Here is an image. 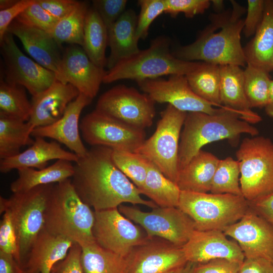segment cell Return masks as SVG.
Instances as JSON below:
<instances>
[{"label":"cell","instance_id":"cell-1","mask_svg":"<svg viewBox=\"0 0 273 273\" xmlns=\"http://www.w3.org/2000/svg\"><path fill=\"white\" fill-rule=\"evenodd\" d=\"M111 148L92 147L74 163L72 184L81 200L94 211L118 208L123 203L155 208L143 199L140 189L116 166Z\"/></svg>","mask_w":273,"mask_h":273},{"label":"cell","instance_id":"cell-2","mask_svg":"<svg viewBox=\"0 0 273 273\" xmlns=\"http://www.w3.org/2000/svg\"><path fill=\"white\" fill-rule=\"evenodd\" d=\"M232 9L212 14L210 23L193 42L178 48L172 53L176 58L186 61L201 60L217 65H247L241 43V33L245 12L244 7L231 1Z\"/></svg>","mask_w":273,"mask_h":273},{"label":"cell","instance_id":"cell-3","mask_svg":"<svg viewBox=\"0 0 273 273\" xmlns=\"http://www.w3.org/2000/svg\"><path fill=\"white\" fill-rule=\"evenodd\" d=\"M243 133L254 136L258 135L259 131L231 110L224 109L215 114L188 113L179 144V171L204 146L213 142L228 140L231 145L236 146Z\"/></svg>","mask_w":273,"mask_h":273},{"label":"cell","instance_id":"cell-4","mask_svg":"<svg viewBox=\"0 0 273 273\" xmlns=\"http://www.w3.org/2000/svg\"><path fill=\"white\" fill-rule=\"evenodd\" d=\"M95 213L75 191L71 178L54 185L47 202L44 229L80 246L95 242Z\"/></svg>","mask_w":273,"mask_h":273},{"label":"cell","instance_id":"cell-5","mask_svg":"<svg viewBox=\"0 0 273 273\" xmlns=\"http://www.w3.org/2000/svg\"><path fill=\"white\" fill-rule=\"evenodd\" d=\"M200 62L180 60L170 50V41L165 36L154 39L150 47L121 60L107 71L103 83L122 79L139 81L164 75H186L196 69Z\"/></svg>","mask_w":273,"mask_h":273},{"label":"cell","instance_id":"cell-6","mask_svg":"<svg viewBox=\"0 0 273 273\" xmlns=\"http://www.w3.org/2000/svg\"><path fill=\"white\" fill-rule=\"evenodd\" d=\"M178 208L193 220L196 230L223 231L243 217L249 203L243 196L180 191Z\"/></svg>","mask_w":273,"mask_h":273},{"label":"cell","instance_id":"cell-7","mask_svg":"<svg viewBox=\"0 0 273 273\" xmlns=\"http://www.w3.org/2000/svg\"><path fill=\"white\" fill-rule=\"evenodd\" d=\"M54 184L37 186L0 197V213L8 210L16 230L19 259L24 267L31 248L44 228L46 204Z\"/></svg>","mask_w":273,"mask_h":273},{"label":"cell","instance_id":"cell-8","mask_svg":"<svg viewBox=\"0 0 273 273\" xmlns=\"http://www.w3.org/2000/svg\"><path fill=\"white\" fill-rule=\"evenodd\" d=\"M243 196L249 202L273 193V143L263 136L244 139L237 151Z\"/></svg>","mask_w":273,"mask_h":273},{"label":"cell","instance_id":"cell-9","mask_svg":"<svg viewBox=\"0 0 273 273\" xmlns=\"http://www.w3.org/2000/svg\"><path fill=\"white\" fill-rule=\"evenodd\" d=\"M187 113L168 104L161 113L154 133L134 152L153 163L175 184L179 172V141Z\"/></svg>","mask_w":273,"mask_h":273},{"label":"cell","instance_id":"cell-10","mask_svg":"<svg viewBox=\"0 0 273 273\" xmlns=\"http://www.w3.org/2000/svg\"><path fill=\"white\" fill-rule=\"evenodd\" d=\"M126 217L140 224L149 239L159 237L183 247L196 230L193 220L178 207H157L144 212L132 206L118 207Z\"/></svg>","mask_w":273,"mask_h":273},{"label":"cell","instance_id":"cell-11","mask_svg":"<svg viewBox=\"0 0 273 273\" xmlns=\"http://www.w3.org/2000/svg\"><path fill=\"white\" fill-rule=\"evenodd\" d=\"M79 128L83 140L92 147L135 152L146 140L145 129L128 125L96 109L82 118Z\"/></svg>","mask_w":273,"mask_h":273},{"label":"cell","instance_id":"cell-12","mask_svg":"<svg viewBox=\"0 0 273 273\" xmlns=\"http://www.w3.org/2000/svg\"><path fill=\"white\" fill-rule=\"evenodd\" d=\"M155 103L147 94L119 84L99 97L95 109L128 125L145 129L153 124Z\"/></svg>","mask_w":273,"mask_h":273},{"label":"cell","instance_id":"cell-13","mask_svg":"<svg viewBox=\"0 0 273 273\" xmlns=\"http://www.w3.org/2000/svg\"><path fill=\"white\" fill-rule=\"evenodd\" d=\"M94 213L93 235L96 242L105 249L126 258L134 248L149 239L118 208Z\"/></svg>","mask_w":273,"mask_h":273},{"label":"cell","instance_id":"cell-14","mask_svg":"<svg viewBox=\"0 0 273 273\" xmlns=\"http://www.w3.org/2000/svg\"><path fill=\"white\" fill-rule=\"evenodd\" d=\"M0 42L6 82L23 86L35 97L49 87L56 79L55 73L22 53L11 33L7 32Z\"/></svg>","mask_w":273,"mask_h":273},{"label":"cell","instance_id":"cell-15","mask_svg":"<svg viewBox=\"0 0 273 273\" xmlns=\"http://www.w3.org/2000/svg\"><path fill=\"white\" fill-rule=\"evenodd\" d=\"M136 82L155 103H168L181 111L215 114L227 109L215 108L197 96L190 87L186 75H172L167 79L157 78Z\"/></svg>","mask_w":273,"mask_h":273},{"label":"cell","instance_id":"cell-16","mask_svg":"<svg viewBox=\"0 0 273 273\" xmlns=\"http://www.w3.org/2000/svg\"><path fill=\"white\" fill-rule=\"evenodd\" d=\"M154 238L134 248L126 258L128 273H166L176 271L188 262L182 247Z\"/></svg>","mask_w":273,"mask_h":273},{"label":"cell","instance_id":"cell-17","mask_svg":"<svg viewBox=\"0 0 273 273\" xmlns=\"http://www.w3.org/2000/svg\"><path fill=\"white\" fill-rule=\"evenodd\" d=\"M223 232L237 242L245 258L273 260V227L250 207L241 219Z\"/></svg>","mask_w":273,"mask_h":273},{"label":"cell","instance_id":"cell-18","mask_svg":"<svg viewBox=\"0 0 273 273\" xmlns=\"http://www.w3.org/2000/svg\"><path fill=\"white\" fill-rule=\"evenodd\" d=\"M107 71L93 62L83 48L70 44L62 55L57 79L69 83L79 92L93 99L97 95Z\"/></svg>","mask_w":273,"mask_h":273},{"label":"cell","instance_id":"cell-19","mask_svg":"<svg viewBox=\"0 0 273 273\" xmlns=\"http://www.w3.org/2000/svg\"><path fill=\"white\" fill-rule=\"evenodd\" d=\"M188 262L203 263L223 258L242 263L245 256L237 242L230 240L223 231L195 230L182 247Z\"/></svg>","mask_w":273,"mask_h":273},{"label":"cell","instance_id":"cell-20","mask_svg":"<svg viewBox=\"0 0 273 273\" xmlns=\"http://www.w3.org/2000/svg\"><path fill=\"white\" fill-rule=\"evenodd\" d=\"M92 100L79 94L69 104L60 119L51 125L34 128L31 136L53 139L65 145L78 157L83 156L88 149L83 144L80 135L79 117L83 109Z\"/></svg>","mask_w":273,"mask_h":273},{"label":"cell","instance_id":"cell-21","mask_svg":"<svg viewBox=\"0 0 273 273\" xmlns=\"http://www.w3.org/2000/svg\"><path fill=\"white\" fill-rule=\"evenodd\" d=\"M7 32L17 37L27 53L36 62L59 75L62 56L60 46L51 35L41 29L14 20Z\"/></svg>","mask_w":273,"mask_h":273},{"label":"cell","instance_id":"cell-22","mask_svg":"<svg viewBox=\"0 0 273 273\" xmlns=\"http://www.w3.org/2000/svg\"><path fill=\"white\" fill-rule=\"evenodd\" d=\"M79 94L72 85L64 84L56 79L45 90L32 97L28 121L35 128L54 123L62 117L69 104Z\"/></svg>","mask_w":273,"mask_h":273},{"label":"cell","instance_id":"cell-23","mask_svg":"<svg viewBox=\"0 0 273 273\" xmlns=\"http://www.w3.org/2000/svg\"><path fill=\"white\" fill-rule=\"evenodd\" d=\"M34 138L33 143L25 151L15 156L1 159L2 173L23 168L41 169L47 167L48 162L53 160H65L75 163L78 159L77 155L63 149L56 141L48 142L41 137Z\"/></svg>","mask_w":273,"mask_h":273},{"label":"cell","instance_id":"cell-24","mask_svg":"<svg viewBox=\"0 0 273 273\" xmlns=\"http://www.w3.org/2000/svg\"><path fill=\"white\" fill-rule=\"evenodd\" d=\"M219 69L221 105L236 112L250 124L261 121V117L251 110L246 98L244 70L233 65H219Z\"/></svg>","mask_w":273,"mask_h":273},{"label":"cell","instance_id":"cell-25","mask_svg":"<svg viewBox=\"0 0 273 273\" xmlns=\"http://www.w3.org/2000/svg\"><path fill=\"white\" fill-rule=\"evenodd\" d=\"M74 243L43 228L31 248L24 268L38 273H52L54 266L64 259Z\"/></svg>","mask_w":273,"mask_h":273},{"label":"cell","instance_id":"cell-26","mask_svg":"<svg viewBox=\"0 0 273 273\" xmlns=\"http://www.w3.org/2000/svg\"><path fill=\"white\" fill-rule=\"evenodd\" d=\"M138 17L134 11L126 10L107 30L110 54L106 67L111 69L118 62L140 50L136 36Z\"/></svg>","mask_w":273,"mask_h":273},{"label":"cell","instance_id":"cell-27","mask_svg":"<svg viewBox=\"0 0 273 273\" xmlns=\"http://www.w3.org/2000/svg\"><path fill=\"white\" fill-rule=\"evenodd\" d=\"M243 49L247 64L268 73L273 71V0H265L262 21Z\"/></svg>","mask_w":273,"mask_h":273},{"label":"cell","instance_id":"cell-28","mask_svg":"<svg viewBox=\"0 0 273 273\" xmlns=\"http://www.w3.org/2000/svg\"><path fill=\"white\" fill-rule=\"evenodd\" d=\"M220 159L201 150L179 170L176 184L181 191L208 193Z\"/></svg>","mask_w":273,"mask_h":273},{"label":"cell","instance_id":"cell-29","mask_svg":"<svg viewBox=\"0 0 273 273\" xmlns=\"http://www.w3.org/2000/svg\"><path fill=\"white\" fill-rule=\"evenodd\" d=\"M18 176L10 185L13 193L28 191L37 186L55 184L71 178L74 164L65 160H58L41 169L23 168L17 170Z\"/></svg>","mask_w":273,"mask_h":273},{"label":"cell","instance_id":"cell-30","mask_svg":"<svg viewBox=\"0 0 273 273\" xmlns=\"http://www.w3.org/2000/svg\"><path fill=\"white\" fill-rule=\"evenodd\" d=\"M35 127L29 121L0 113V158L5 159L20 153L22 147L31 145L34 140L31 133Z\"/></svg>","mask_w":273,"mask_h":273},{"label":"cell","instance_id":"cell-31","mask_svg":"<svg viewBox=\"0 0 273 273\" xmlns=\"http://www.w3.org/2000/svg\"><path fill=\"white\" fill-rule=\"evenodd\" d=\"M140 190L142 194L148 197L158 207H178L181 191L151 161L145 182Z\"/></svg>","mask_w":273,"mask_h":273},{"label":"cell","instance_id":"cell-32","mask_svg":"<svg viewBox=\"0 0 273 273\" xmlns=\"http://www.w3.org/2000/svg\"><path fill=\"white\" fill-rule=\"evenodd\" d=\"M107 29L94 8H89L85 20L82 48L93 62L104 68L107 64Z\"/></svg>","mask_w":273,"mask_h":273},{"label":"cell","instance_id":"cell-33","mask_svg":"<svg viewBox=\"0 0 273 273\" xmlns=\"http://www.w3.org/2000/svg\"><path fill=\"white\" fill-rule=\"evenodd\" d=\"M81 247L84 273H128L126 258L103 248L96 242Z\"/></svg>","mask_w":273,"mask_h":273},{"label":"cell","instance_id":"cell-34","mask_svg":"<svg viewBox=\"0 0 273 273\" xmlns=\"http://www.w3.org/2000/svg\"><path fill=\"white\" fill-rule=\"evenodd\" d=\"M186 77L190 87L197 96L216 107L226 108L221 104L219 65L202 62Z\"/></svg>","mask_w":273,"mask_h":273},{"label":"cell","instance_id":"cell-35","mask_svg":"<svg viewBox=\"0 0 273 273\" xmlns=\"http://www.w3.org/2000/svg\"><path fill=\"white\" fill-rule=\"evenodd\" d=\"M88 9L87 2H78L70 12L58 20L50 34L60 46L68 43L82 47L85 20Z\"/></svg>","mask_w":273,"mask_h":273},{"label":"cell","instance_id":"cell-36","mask_svg":"<svg viewBox=\"0 0 273 273\" xmlns=\"http://www.w3.org/2000/svg\"><path fill=\"white\" fill-rule=\"evenodd\" d=\"M31 103L27 97L25 88L9 83L4 78L0 81V113L24 121H28Z\"/></svg>","mask_w":273,"mask_h":273},{"label":"cell","instance_id":"cell-37","mask_svg":"<svg viewBox=\"0 0 273 273\" xmlns=\"http://www.w3.org/2000/svg\"><path fill=\"white\" fill-rule=\"evenodd\" d=\"M244 77L245 93L251 108H264L268 101L271 81L269 73L247 64Z\"/></svg>","mask_w":273,"mask_h":273},{"label":"cell","instance_id":"cell-38","mask_svg":"<svg viewBox=\"0 0 273 273\" xmlns=\"http://www.w3.org/2000/svg\"><path fill=\"white\" fill-rule=\"evenodd\" d=\"M239 162L231 157L220 160L216 167L210 193L243 196L240 183Z\"/></svg>","mask_w":273,"mask_h":273},{"label":"cell","instance_id":"cell-39","mask_svg":"<svg viewBox=\"0 0 273 273\" xmlns=\"http://www.w3.org/2000/svg\"><path fill=\"white\" fill-rule=\"evenodd\" d=\"M112 156L116 166L140 189L145 182L150 161L139 153L122 150H113Z\"/></svg>","mask_w":273,"mask_h":273},{"label":"cell","instance_id":"cell-40","mask_svg":"<svg viewBox=\"0 0 273 273\" xmlns=\"http://www.w3.org/2000/svg\"><path fill=\"white\" fill-rule=\"evenodd\" d=\"M140 12L138 17L136 36L138 40L145 39L151 24L159 15L165 12V0H139Z\"/></svg>","mask_w":273,"mask_h":273},{"label":"cell","instance_id":"cell-41","mask_svg":"<svg viewBox=\"0 0 273 273\" xmlns=\"http://www.w3.org/2000/svg\"><path fill=\"white\" fill-rule=\"evenodd\" d=\"M32 27L45 31L49 33L58 21L37 2L28 7L15 19Z\"/></svg>","mask_w":273,"mask_h":273},{"label":"cell","instance_id":"cell-42","mask_svg":"<svg viewBox=\"0 0 273 273\" xmlns=\"http://www.w3.org/2000/svg\"><path fill=\"white\" fill-rule=\"evenodd\" d=\"M0 251L13 255L21 265L16 232L8 210L3 213L0 223Z\"/></svg>","mask_w":273,"mask_h":273},{"label":"cell","instance_id":"cell-43","mask_svg":"<svg viewBox=\"0 0 273 273\" xmlns=\"http://www.w3.org/2000/svg\"><path fill=\"white\" fill-rule=\"evenodd\" d=\"M165 14L174 18L182 13L188 18L203 14L211 3L209 0H165Z\"/></svg>","mask_w":273,"mask_h":273},{"label":"cell","instance_id":"cell-44","mask_svg":"<svg viewBox=\"0 0 273 273\" xmlns=\"http://www.w3.org/2000/svg\"><path fill=\"white\" fill-rule=\"evenodd\" d=\"M92 3L108 30L126 10L127 1L94 0Z\"/></svg>","mask_w":273,"mask_h":273},{"label":"cell","instance_id":"cell-45","mask_svg":"<svg viewBox=\"0 0 273 273\" xmlns=\"http://www.w3.org/2000/svg\"><path fill=\"white\" fill-rule=\"evenodd\" d=\"M81 247L74 243L66 256L53 267L52 273H84L81 260Z\"/></svg>","mask_w":273,"mask_h":273},{"label":"cell","instance_id":"cell-46","mask_svg":"<svg viewBox=\"0 0 273 273\" xmlns=\"http://www.w3.org/2000/svg\"><path fill=\"white\" fill-rule=\"evenodd\" d=\"M247 16L244 20L243 32L249 37L255 34L263 16L265 0H248Z\"/></svg>","mask_w":273,"mask_h":273},{"label":"cell","instance_id":"cell-47","mask_svg":"<svg viewBox=\"0 0 273 273\" xmlns=\"http://www.w3.org/2000/svg\"><path fill=\"white\" fill-rule=\"evenodd\" d=\"M242 263L218 258L203 263H196L194 273H239Z\"/></svg>","mask_w":273,"mask_h":273},{"label":"cell","instance_id":"cell-48","mask_svg":"<svg viewBox=\"0 0 273 273\" xmlns=\"http://www.w3.org/2000/svg\"><path fill=\"white\" fill-rule=\"evenodd\" d=\"M36 0H18L11 7L0 10V41L7 32L11 23Z\"/></svg>","mask_w":273,"mask_h":273},{"label":"cell","instance_id":"cell-49","mask_svg":"<svg viewBox=\"0 0 273 273\" xmlns=\"http://www.w3.org/2000/svg\"><path fill=\"white\" fill-rule=\"evenodd\" d=\"M78 2L74 0H37L42 8L58 20L70 12Z\"/></svg>","mask_w":273,"mask_h":273},{"label":"cell","instance_id":"cell-50","mask_svg":"<svg viewBox=\"0 0 273 273\" xmlns=\"http://www.w3.org/2000/svg\"><path fill=\"white\" fill-rule=\"evenodd\" d=\"M239 273H273V263L262 258H245Z\"/></svg>","mask_w":273,"mask_h":273},{"label":"cell","instance_id":"cell-51","mask_svg":"<svg viewBox=\"0 0 273 273\" xmlns=\"http://www.w3.org/2000/svg\"><path fill=\"white\" fill-rule=\"evenodd\" d=\"M249 203L250 208L273 227V193Z\"/></svg>","mask_w":273,"mask_h":273},{"label":"cell","instance_id":"cell-52","mask_svg":"<svg viewBox=\"0 0 273 273\" xmlns=\"http://www.w3.org/2000/svg\"><path fill=\"white\" fill-rule=\"evenodd\" d=\"M25 269L10 254L0 251V273H24Z\"/></svg>","mask_w":273,"mask_h":273},{"label":"cell","instance_id":"cell-53","mask_svg":"<svg viewBox=\"0 0 273 273\" xmlns=\"http://www.w3.org/2000/svg\"><path fill=\"white\" fill-rule=\"evenodd\" d=\"M266 114L273 118V80L271 79L267 104L264 107Z\"/></svg>","mask_w":273,"mask_h":273},{"label":"cell","instance_id":"cell-54","mask_svg":"<svg viewBox=\"0 0 273 273\" xmlns=\"http://www.w3.org/2000/svg\"><path fill=\"white\" fill-rule=\"evenodd\" d=\"M196 263L188 262L185 265L179 268L176 273H194V268Z\"/></svg>","mask_w":273,"mask_h":273},{"label":"cell","instance_id":"cell-55","mask_svg":"<svg viewBox=\"0 0 273 273\" xmlns=\"http://www.w3.org/2000/svg\"><path fill=\"white\" fill-rule=\"evenodd\" d=\"M18 1V0H1L0 10H3L8 9L14 5Z\"/></svg>","mask_w":273,"mask_h":273},{"label":"cell","instance_id":"cell-56","mask_svg":"<svg viewBox=\"0 0 273 273\" xmlns=\"http://www.w3.org/2000/svg\"><path fill=\"white\" fill-rule=\"evenodd\" d=\"M212 2L211 3H213V6L214 8H215L217 10H220L223 7V1H219V0H214V1H211Z\"/></svg>","mask_w":273,"mask_h":273},{"label":"cell","instance_id":"cell-57","mask_svg":"<svg viewBox=\"0 0 273 273\" xmlns=\"http://www.w3.org/2000/svg\"><path fill=\"white\" fill-rule=\"evenodd\" d=\"M24 269H25V272L24 273H38L37 271L25 269V268H24Z\"/></svg>","mask_w":273,"mask_h":273},{"label":"cell","instance_id":"cell-58","mask_svg":"<svg viewBox=\"0 0 273 273\" xmlns=\"http://www.w3.org/2000/svg\"><path fill=\"white\" fill-rule=\"evenodd\" d=\"M177 271V270H176V271H170V272H166V273H176Z\"/></svg>","mask_w":273,"mask_h":273},{"label":"cell","instance_id":"cell-59","mask_svg":"<svg viewBox=\"0 0 273 273\" xmlns=\"http://www.w3.org/2000/svg\"><path fill=\"white\" fill-rule=\"evenodd\" d=\"M271 261L273 263V260H271Z\"/></svg>","mask_w":273,"mask_h":273}]
</instances>
